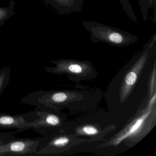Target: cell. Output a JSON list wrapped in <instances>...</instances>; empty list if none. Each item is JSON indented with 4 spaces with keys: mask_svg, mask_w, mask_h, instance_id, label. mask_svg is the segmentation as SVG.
<instances>
[{
    "mask_svg": "<svg viewBox=\"0 0 156 156\" xmlns=\"http://www.w3.org/2000/svg\"><path fill=\"white\" fill-rule=\"evenodd\" d=\"M84 28L90 34L93 42H102L115 47H124L134 44L138 38L126 31L95 21H84Z\"/></svg>",
    "mask_w": 156,
    "mask_h": 156,
    "instance_id": "1",
    "label": "cell"
},
{
    "mask_svg": "<svg viewBox=\"0 0 156 156\" xmlns=\"http://www.w3.org/2000/svg\"><path fill=\"white\" fill-rule=\"evenodd\" d=\"M35 119L32 122L30 129L42 136H47L52 133L62 125V118L53 111L43 110L36 107L33 111Z\"/></svg>",
    "mask_w": 156,
    "mask_h": 156,
    "instance_id": "2",
    "label": "cell"
},
{
    "mask_svg": "<svg viewBox=\"0 0 156 156\" xmlns=\"http://www.w3.org/2000/svg\"><path fill=\"white\" fill-rule=\"evenodd\" d=\"M40 142V137L16 138L0 145V156L34 155L36 154Z\"/></svg>",
    "mask_w": 156,
    "mask_h": 156,
    "instance_id": "3",
    "label": "cell"
},
{
    "mask_svg": "<svg viewBox=\"0 0 156 156\" xmlns=\"http://www.w3.org/2000/svg\"><path fill=\"white\" fill-rule=\"evenodd\" d=\"M35 117L34 111L16 115L0 113V129H16V134L20 133L30 129Z\"/></svg>",
    "mask_w": 156,
    "mask_h": 156,
    "instance_id": "4",
    "label": "cell"
},
{
    "mask_svg": "<svg viewBox=\"0 0 156 156\" xmlns=\"http://www.w3.org/2000/svg\"><path fill=\"white\" fill-rule=\"evenodd\" d=\"M55 65V67L45 66L46 72L52 73L61 74L71 73L75 74L82 73L83 70L89 67L87 63L70 60H60L51 61Z\"/></svg>",
    "mask_w": 156,
    "mask_h": 156,
    "instance_id": "5",
    "label": "cell"
},
{
    "mask_svg": "<svg viewBox=\"0 0 156 156\" xmlns=\"http://www.w3.org/2000/svg\"><path fill=\"white\" fill-rule=\"evenodd\" d=\"M45 5L61 15L80 12L83 9V0H42Z\"/></svg>",
    "mask_w": 156,
    "mask_h": 156,
    "instance_id": "6",
    "label": "cell"
},
{
    "mask_svg": "<svg viewBox=\"0 0 156 156\" xmlns=\"http://www.w3.org/2000/svg\"><path fill=\"white\" fill-rule=\"evenodd\" d=\"M150 113V111L149 110L146 114L143 115L142 116L138 118L135 120L134 123L131 124L129 127L126 130L124 131V133L121 135L120 136L118 137L115 141V143L116 145L119 144L122 140L126 139L127 138L134 135V134L138 132L139 130L143 126L144 122L146 119L148 117Z\"/></svg>",
    "mask_w": 156,
    "mask_h": 156,
    "instance_id": "7",
    "label": "cell"
},
{
    "mask_svg": "<svg viewBox=\"0 0 156 156\" xmlns=\"http://www.w3.org/2000/svg\"><path fill=\"white\" fill-rule=\"evenodd\" d=\"M137 2L143 21H147L149 11L153 10L152 22L156 23V0H137Z\"/></svg>",
    "mask_w": 156,
    "mask_h": 156,
    "instance_id": "8",
    "label": "cell"
},
{
    "mask_svg": "<svg viewBox=\"0 0 156 156\" xmlns=\"http://www.w3.org/2000/svg\"><path fill=\"white\" fill-rule=\"evenodd\" d=\"M15 5L14 1L11 0L8 7H0V27L3 26L6 21L16 14L14 11Z\"/></svg>",
    "mask_w": 156,
    "mask_h": 156,
    "instance_id": "9",
    "label": "cell"
},
{
    "mask_svg": "<svg viewBox=\"0 0 156 156\" xmlns=\"http://www.w3.org/2000/svg\"><path fill=\"white\" fill-rule=\"evenodd\" d=\"M11 68L5 66L0 70V97L9 84L10 80Z\"/></svg>",
    "mask_w": 156,
    "mask_h": 156,
    "instance_id": "10",
    "label": "cell"
},
{
    "mask_svg": "<svg viewBox=\"0 0 156 156\" xmlns=\"http://www.w3.org/2000/svg\"><path fill=\"white\" fill-rule=\"evenodd\" d=\"M121 4L125 13L129 20L134 23H137L138 21L137 18L132 9L131 4L129 0H118Z\"/></svg>",
    "mask_w": 156,
    "mask_h": 156,
    "instance_id": "11",
    "label": "cell"
},
{
    "mask_svg": "<svg viewBox=\"0 0 156 156\" xmlns=\"http://www.w3.org/2000/svg\"><path fill=\"white\" fill-rule=\"evenodd\" d=\"M15 131L0 132V145L5 144L15 137Z\"/></svg>",
    "mask_w": 156,
    "mask_h": 156,
    "instance_id": "12",
    "label": "cell"
},
{
    "mask_svg": "<svg viewBox=\"0 0 156 156\" xmlns=\"http://www.w3.org/2000/svg\"><path fill=\"white\" fill-rule=\"evenodd\" d=\"M82 131L87 135H94L98 133V130L94 126H86L82 128Z\"/></svg>",
    "mask_w": 156,
    "mask_h": 156,
    "instance_id": "13",
    "label": "cell"
}]
</instances>
